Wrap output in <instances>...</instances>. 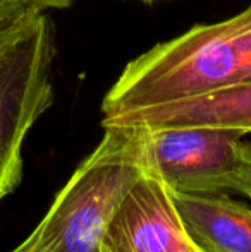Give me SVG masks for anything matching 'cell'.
Wrapping results in <instances>:
<instances>
[{
	"mask_svg": "<svg viewBox=\"0 0 251 252\" xmlns=\"http://www.w3.org/2000/svg\"><path fill=\"white\" fill-rule=\"evenodd\" d=\"M105 240L129 252H203L182 228L167 187L150 173L126 196Z\"/></svg>",
	"mask_w": 251,
	"mask_h": 252,
	"instance_id": "5",
	"label": "cell"
},
{
	"mask_svg": "<svg viewBox=\"0 0 251 252\" xmlns=\"http://www.w3.org/2000/svg\"><path fill=\"white\" fill-rule=\"evenodd\" d=\"M55 26L47 12L0 55V201L23 179V144L54 105Z\"/></svg>",
	"mask_w": 251,
	"mask_h": 252,
	"instance_id": "4",
	"label": "cell"
},
{
	"mask_svg": "<svg viewBox=\"0 0 251 252\" xmlns=\"http://www.w3.org/2000/svg\"><path fill=\"white\" fill-rule=\"evenodd\" d=\"M245 136L227 127H146V170L174 192H238L251 199V143Z\"/></svg>",
	"mask_w": 251,
	"mask_h": 252,
	"instance_id": "3",
	"label": "cell"
},
{
	"mask_svg": "<svg viewBox=\"0 0 251 252\" xmlns=\"http://www.w3.org/2000/svg\"><path fill=\"white\" fill-rule=\"evenodd\" d=\"M35 230L10 252H102L126 196L148 173L146 127L107 124Z\"/></svg>",
	"mask_w": 251,
	"mask_h": 252,
	"instance_id": "2",
	"label": "cell"
},
{
	"mask_svg": "<svg viewBox=\"0 0 251 252\" xmlns=\"http://www.w3.org/2000/svg\"><path fill=\"white\" fill-rule=\"evenodd\" d=\"M41 10L48 9H69L76 0H28Z\"/></svg>",
	"mask_w": 251,
	"mask_h": 252,
	"instance_id": "9",
	"label": "cell"
},
{
	"mask_svg": "<svg viewBox=\"0 0 251 252\" xmlns=\"http://www.w3.org/2000/svg\"><path fill=\"white\" fill-rule=\"evenodd\" d=\"M110 124H141L150 129L196 126L227 127L251 134V83L194 100L131 113Z\"/></svg>",
	"mask_w": 251,
	"mask_h": 252,
	"instance_id": "7",
	"label": "cell"
},
{
	"mask_svg": "<svg viewBox=\"0 0 251 252\" xmlns=\"http://www.w3.org/2000/svg\"><path fill=\"white\" fill-rule=\"evenodd\" d=\"M102 252H129V251L124 249V247L115 246V244H110V242H107V240H105L104 247H102Z\"/></svg>",
	"mask_w": 251,
	"mask_h": 252,
	"instance_id": "10",
	"label": "cell"
},
{
	"mask_svg": "<svg viewBox=\"0 0 251 252\" xmlns=\"http://www.w3.org/2000/svg\"><path fill=\"white\" fill-rule=\"evenodd\" d=\"M169 196L182 228L203 252H251V208L246 204L222 194L169 190Z\"/></svg>",
	"mask_w": 251,
	"mask_h": 252,
	"instance_id": "6",
	"label": "cell"
},
{
	"mask_svg": "<svg viewBox=\"0 0 251 252\" xmlns=\"http://www.w3.org/2000/svg\"><path fill=\"white\" fill-rule=\"evenodd\" d=\"M138 2H143V3H153V2H157V0H138Z\"/></svg>",
	"mask_w": 251,
	"mask_h": 252,
	"instance_id": "11",
	"label": "cell"
},
{
	"mask_svg": "<svg viewBox=\"0 0 251 252\" xmlns=\"http://www.w3.org/2000/svg\"><path fill=\"white\" fill-rule=\"evenodd\" d=\"M250 83L251 3L229 19L193 26L127 62L102 100V126Z\"/></svg>",
	"mask_w": 251,
	"mask_h": 252,
	"instance_id": "1",
	"label": "cell"
},
{
	"mask_svg": "<svg viewBox=\"0 0 251 252\" xmlns=\"http://www.w3.org/2000/svg\"><path fill=\"white\" fill-rule=\"evenodd\" d=\"M47 10L28 0H0V55L21 38Z\"/></svg>",
	"mask_w": 251,
	"mask_h": 252,
	"instance_id": "8",
	"label": "cell"
}]
</instances>
